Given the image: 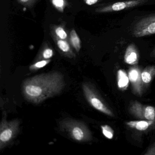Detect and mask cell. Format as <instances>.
Masks as SVG:
<instances>
[{
	"mask_svg": "<svg viewBox=\"0 0 155 155\" xmlns=\"http://www.w3.org/2000/svg\"><path fill=\"white\" fill-rule=\"evenodd\" d=\"M52 37L57 44L58 48L63 56L69 58H75L76 55L73 52L70 45L67 41L61 39L54 36Z\"/></svg>",
	"mask_w": 155,
	"mask_h": 155,
	"instance_id": "30bf717a",
	"label": "cell"
},
{
	"mask_svg": "<svg viewBox=\"0 0 155 155\" xmlns=\"http://www.w3.org/2000/svg\"><path fill=\"white\" fill-rule=\"evenodd\" d=\"M70 40L73 48L76 51L79 52L81 48V41L76 31L72 29L70 33Z\"/></svg>",
	"mask_w": 155,
	"mask_h": 155,
	"instance_id": "9a60e30c",
	"label": "cell"
},
{
	"mask_svg": "<svg viewBox=\"0 0 155 155\" xmlns=\"http://www.w3.org/2000/svg\"><path fill=\"white\" fill-rule=\"evenodd\" d=\"M145 155H155V143L152 145L147 150V152Z\"/></svg>",
	"mask_w": 155,
	"mask_h": 155,
	"instance_id": "44dd1931",
	"label": "cell"
},
{
	"mask_svg": "<svg viewBox=\"0 0 155 155\" xmlns=\"http://www.w3.org/2000/svg\"><path fill=\"white\" fill-rule=\"evenodd\" d=\"M129 112L136 118L144 120L155 121V107L144 105L137 101H131Z\"/></svg>",
	"mask_w": 155,
	"mask_h": 155,
	"instance_id": "52a82bcc",
	"label": "cell"
},
{
	"mask_svg": "<svg viewBox=\"0 0 155 155\" xmlns=\"http://www.w3.org/2000/svg\"><path fill=\"white\" fill-rule=\"evenodd\" d=\"M140 55L137 48L134 43L130 44L127 48L124 55V61L127 64L134 65L137 64Z\"/></svg>",
	"mask_w": 155,
	"mask_h": 155,
	"instance_id": "9c48e42d",
	"label": "cell"
},
{
	"mask_svg": "<svg viewBox=\"0 0 155 155\" xmlns=\"http://www.w3.org/2000/svg\"><path fill=\"white\" fill-rule=\"evenodd\" d=\"M54 55V51L49 46L47 42H45L43 47L41 49L40 54L39 55L38 59L41 60H48L51 58Z\"/></svg>",
	"mask_w": 155,
	"mask_h": 155,
	"instance_id": "5bb4252c",
	"label": "cell"
},
{
	"mask_svg": "<svg viewBox=\"0 0 155 155\" xmlns=\"http://www.w3.org/2000/svg\"><path fill=\"white\" fill-rule=\"evenodd\" d=\"M154 122H155L154 120H141L128 121L126 124L130 127L135 129L138 130L144 131L147 130L150 127H151Z\"/></svg>",
	"mask_w": 155,
	"mask_h": 155,
	"instance_id": "8fae6325",
	"label": "cell"
},
{
	"mask_svg": "<svg viewBox=\"0 0 155 155\" xmlns=\"http://www.w3.org/2000/svg\"><path fill=\"white\" fill-rule=\"evenodd\" d=\"M51 60L50 59L41 60L39 61H37L36 63L30 66V71L31 72H33L40 69L48 65L51 62Z\"/></svg>",
	"mask_w": 155,
	"mask_h": 155,
	"instance_id": "ac0fdd59",
	"label": "cell"
},
{
	"mask_svg": "<svg viewBox=\"0 0 155 155\" xmlns=\"http://www.w3.org/2000/svg\"><path fill=\"white\" fill-rule=\"evenodd\" d=\"M102 134L108 139H112L114 137V130L108 125H102L101 126Z\"/></svg>",
	"mask_w": 155,
	"mask_h": 155,
	"instance_id": "d6986e66",
	"label": "cell"
},
{
	"mask_svg": "<svg viewBox=\"0 0 155 155\" xmlns=\"http://www.w3.org/2000/svg\"><path fill=\"white\" fill-rule=\"evenodd\" d=\"M20 122L18 119L8 121L5 114L0 125V150L9 145L20 131Z\"/></svg>",
	"mask_w": 155,
	"mask_h": 155,
	"instance_id": "277c9868",
	"label": "cell"
},
{
	"mask_svg": "<svg viewBox=\"0 0 155 155\" xmlns=\"http://www.w3.org/2000/svg\"><path fill=\"white\" fill-rule=\"evenodd\" d=\"M51 35L61 39L66 40L68 34L64 27L62 26H53L51 29Z\"/></svg>",
	"mask_w": 155,
	"mask_h": 155,
	"instance_id": "2e32d148",
	"label": "cell"
},
{
	"mask_svg": "<svg viewBox=\"0 0 155 155\" xmlns=\"http://www.w3.org/2000/svg\"><path fill=\"white\" fill-rule=\"evenodd\" d=\"M38 0H17V1L24 7L31 8L34 7Z\"/></svg>",
	"mask_w": 155,
	"mask_h": 155,
	"instance_id": "ffe728a7",
	"label": "cell"
},
{
	"mask_svg": "<svg viewBox=\"0 0 155 155\" xmlns=\"http://www.w3.org/2000/svg\"><path fill=\"white\" fill-rule=\"evenodd\" d=\"M65 86L63 74L54 71L25 80L21 85V91L27 101L38 104L59 94Z\"/></svg>",
	"mask_w": 155,
	"mask_h": 155,
	"instance_id": "6da1fadb",
	"label": "cell"
},
{
	"mask_svg": "<svg viewBox=\"0 0 155 155\" xmlns=\"http://www.w3.org/2000/svg\"><path fill=\"white\" fill-rule=\"evenodd\" d=\"M141 77L144 84L150 83L155 77V65L146 67L142 71Z\"/></svg>",
	"mask_w": 155,
	"mask_h": 155,
	"instance_id": "4fadbf2b",
	"label": "cell"
},
{
	"mask_svg": "<svg viewBox=\"0 0 155 155\" xmlns=\"http://www.w3.org/2000/svg\"><path fill=\"white\" fill-rule=\"evenodd\" d=\"M132 33L136 38H141L155 34V13L144 16L135 23Z\"/></svg>",
	"mask_w": 155,
	"mask_h": 155,
	"instance_id": "5b68a950",
	"label": "cell"
},
{
	"mask_svg": "<svg viewBox=\"0 0 155 155\" xmlns=\"http://www.w3.org/2000/svg\"><path fill=\"white\" fill-rule=\"evenodd\" d=\"M61 131L67 133L70 138L77 142H86L92 139V133L83 121L66 118L59 123Z\"/></svg>",
	"mask_w": 155,
	"mask_h": 155,
	"instance_id": "7a4b0ae2",
	"label": "cell"
},
{
	"mask_svg": "<svg viewBox=\"0 0 155 155\" xmlns=\"http://www.w3.org/2000/svg\"><path fill=\"white\" fill-rule=\"evenodd\" d=\"M150 1V0H126L112 2L97 8L95 10V12L99 13L117 12L143 6L149 2Z\"/></svg>",
	"mask_w": 155,
	"mask_h": 155,
	"instance_id": "8992f818",
	"label": "cell"
},
{
	"mask_svg": "<svg viewBox=\"0 0 155 155\" xmlns=\"http://www.w3.org/2000/svg\"><path fill=\"white\" fill-rule=\"evenodd\" d=\"M83 1L87 5L91 6V5L97 4L98 2L101 1V0H83Z\"/></svg>",
	"mask_w": 155,
	"mask_h": 155,
	"instance_id": "7402d4cb",
	"label": "cell"
},
{
	"mask_svg": "<svg viewBox=\"0 0 155 155\" xmlns=\"http://www.w3.org/2000/svg\"><path fill=\"white\" fill-rule=\"evenodd\" d=\"M141 68L137 66L131 67L129 69L128 75L133 93L141 97L144 92V83L142 80Z\"/></svg>",
	"mask_w": 155,
	"mask_h": 155,
	"instance_id": "ba28073f",
	"label": "cell"
},
{
	"mask_svg": "<svg viewBox=\"0 0 155 155\" xmlns=\"http://www.w3.org/2000/svg\"><path fill=\"white\" fill-rule=\"evenodd\" d=\"M150 57L151 58H155V47H154V48L152 50V51L150 53Z\"/></svg>",
	"mask_w": 155,
	"mask_h": 155,
	"instance_id": "603a6c76",
	"label": "cell"
},
{
	"mask_svg": "<svg viewBox=\"0 0 155 155\" xmlns=\"http://www.w3.org/2000/svg\"><path fill=\"white\" fill-rule=\"evenodd\" d=\"M118 87L121 90L127 89L129 86V79L128 75L123 70L118 71L117 74Z\"/></svg>",
	"mask_w": 155,
	"mask_h": 155,
	"instance_id": "7c38bea8",
	"label": "cell"
},
{
	"mask_svg": "<svg viewBox=\"0 0 155 155\" xmlns=\"http://www.w3.org/2000/svg\"><path fill=\"white\" fill-rule=\"evenodd\" d=\"M82 89L85 98L92 107L107 116L114 117L112 110L92 84L83 82Z\"/></svg>",
	"mask_w": 155,
	"mask_h": 155,
	"instance_id": "3957f363",
	"label": "cell"
},
{
	"mask_svg": "<svg viewBox=\"0 0 155 155\" xmlns=\"http://www.w3.org/2000/svg\"><path fill=\"white\" fill-rule=\"evenodd\" d=\"M53 7L60 12H63L68 5V0H50Z\"/></svg>",
	"mask_w": 155,
	"mask_h": 155,
	"instance_id": "e0dca14e",
	"label": "cell"
}]
</instances>
